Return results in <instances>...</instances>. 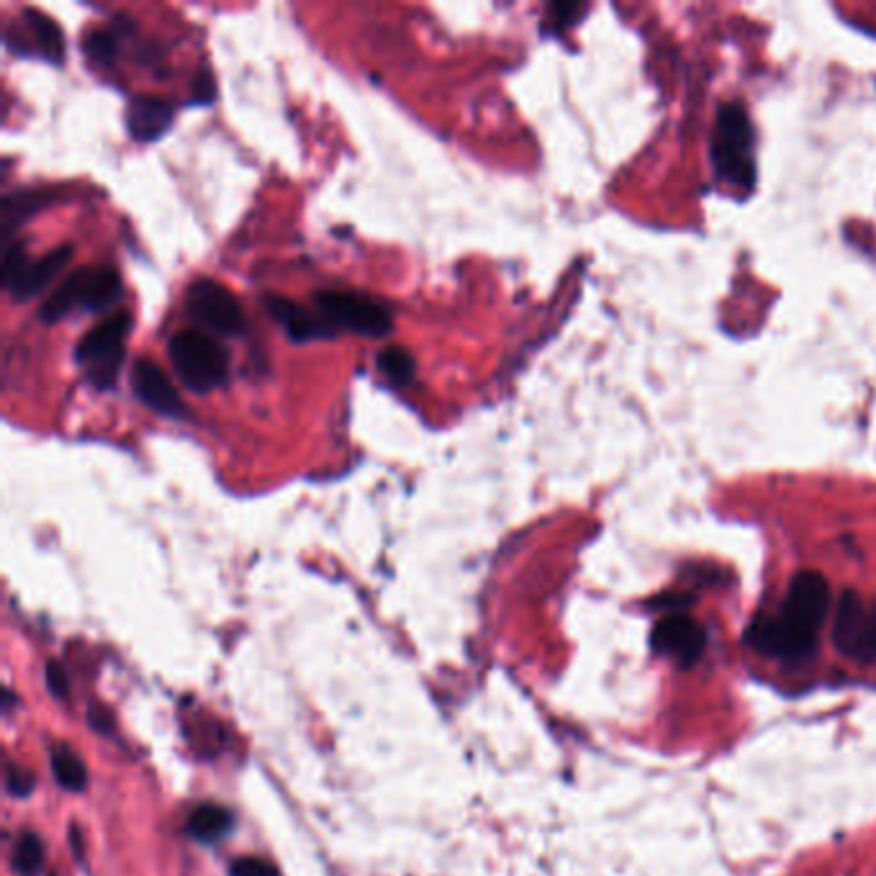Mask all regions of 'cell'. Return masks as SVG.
<instances>
[{
    "label": "cell",
    "mask_w": 876,
    "mask_h": 876,
    "mask_svg": "<svg viewBox=\"0 0 876 876\" xmlns=\"http://www.w3.org/2000/svg\"><path fill=\"white\" fill-rule=\"evenodd\" d=\"M830 612V584L820 571L797 573L779 614H758L745 627V645L761 656L787 663L810 661L820 643V627Z\"/></svg>",
    "instance_id": "6da1fadb"
},
{
    "label": "cell",
    "mask_w": 876,
    "mask_h": 876,
    "mask_svg": "<svg viewBox=\"0 0 876 876\" xmlns=\"http://www.w3.org/2000/svg\"><path fill=\"white\" fill-rule=\"evenodd\" d=\"M712 165L717 175L733 188L753 191L756 185V132L738 103L720 108L712 132Z\"/></svg>",
    "instance_id": "7a4b0ae2"
},
{
    "label": "cell",
    "mask_w": 876,
    "mask_h": 876,
    "mask_svg": "<svg viewBox=\"0 0 876 876\" xmlns=\"http://www.w3.org/2000/svg\"><path fill=\"white\" fill-rule=\"evenodd\" d=\"M124 296V286L114 268L108 265H90V268L72 270L60 286L49 293V298L39 309V319L44 324H54L65 319L72 309L83 306L85 311L101 314L116 306Z\"/></svg>",
    "instance_id": "3957f363"
},
{
    "label": "cell",
    "mask_w": 876,
    "mask_h": 876,
    "mask_svg": "<svg viewBox=\"0 0 876 876\" xmlns=\"http://www.w3.org/2000/svg\"><path fill=\"white\" fill-rule=\"evenodd\" d=\"M167 355L175 376L193 394H211L229 378V358L224 347L206 332L183 329L167 342Z\"/></svg>",
    "instance_id": "277c9868"
},
{
    "label": "cell",
    "mask_w": 876,
    "mask_h": 876,
    "mask_svg": "<svg viewBox=\"0 0 876 876\" xmlns=\"http://www.w3.org/2000/svg\"><path fill=\"white\" fill-rule=\"evenodd\" d=\"M129 332H132V314L129 311H116L114 316H108L101 324H96L78 342L75 358H78L80 368L85 370L88 381L96 388H101V391L111 388V383L119 376Z\"/></svg>",
    "instance_id": "5b68a950"
},
{
    "label": "cell",
    "mask_w": 876,
    "mask_h": 876,
    "mask_svg": "<svg viewBox=\"0 0 876 876\" xmlns=\"http://www.w3.org/2000/svg\"><path fill=\"white\" fill-rule=\"evenodd\" d=\"M316 314L327 319L332 327L350 329L363 337H386L394 329V319L386 311V306L378 304L376 298H368L363 293L347 291H322L316 293Z\"/></svg>",
    "instance_id": "8992f818"
},
{
    "label": "cell",
    "mask_w": 876,
    "mask_h": 876,
    "mask_svg": "<svg viewBox=\"0 0 876 876\" xmlns=\"http://www.w3.org/2000/svg\"><path fill=\"white\" fill-rule=\"evenodd\" d=\"M833 643L843 656L859 663L876 658V602H864L853 589L838 599L833 620Z\"/></svg>",
    "instance_id": "52a82bcc"
},
{
    "label": "cell",
    "mask_w": 876,
    "mask_h": 876,
    "mask_svg": "<svg viewBox=\"0 0 876 876\" xmlns=\"http://www.w3.org/2000/svg\"><path fill=\"white\" fill-rule=\"evenodd\" d=\"M185 309L196 324L221 337H237L245 332V314L237 296L214 278H198L185 293Z\"/></svg>",
    "instance_id": "ba28073f"
},
{
    "label": "cell",
    "mask_w": 876,
    "mask_h": 876,
    "mask_svg": "<svg viewBox=\"0 0 876 876\" xmlns=\"http://www.w3.org/2000/svg\"><path fill=\"white\" fill-rule=\"evenodd\" d=\"M658 656L671 658L681 668H692L707 648V630L689 614H666L650 635Z\"/></svg>",
    "instance_id": "9c48e42d"
},
{
    "label": "cell",
    "mask_w": 876,
    "mask_h": 876,
    "mask_svg": "<svg viewBox=\"0 0 876 876\" xmlns=\"http://www.w3.org/2000/svg\"><path fill=\"white\" fill-rule=\"evenodd\" d=\"M132 388L142 404L162 417L180 419L185 414V404L180 401L173 381L165 376V370L149 358H139L132 368Z\"/></svg>",
    "instance_id": "30bf717a"
},
{
    "label": "cell",
    "mask_w": 876,
    "mask_h": 876,
    "mask_svg": "<svg viewBox=\"0 0 876 876\" xmlns=\"http://www.w3.org/2000/svg\"><path fill=\"white\" fill-rule=\"evenodd\" d=\"M265 306H268L270 316L275 322L286 329V334L293 342H314V340H327L332 337L334 327L322 319L319 314H311L304 306H298L296 301L286 296H268L265 298Z\"/></svg>",
    "instance_id": "8fae6325"
},
{
    "label": "cell",
    "mask_w": 876,
    "mask_h": 876,
    "mask_svg": "<svg viewBox=\"0 0 876 876\" xmlns=\"http://www.w3.org/2000/svg\"><path fill=\"white\" fill-rule=\"evenodd\" d=\"M72 257L70 245H60L49 250L47 255H42L39 260H29V265L24 268V273L18 275L16 283L8 288V293L13 296V301H29L36 293H42L49 283L67 268Z\"/></svg>",
    "instance_id": "7c38bea8"
},
{
    "label": "cell",
    "mask_w": 876,
    "mask_h": 876,
    "mask_svg": "<svg viewBox=\"0 0 876 876\" xmlns=\"http://www.w3.org/2000/svg\"><path fill=\"white\" fill-rule=\"evenodd\" d=\"M173 106L162 98H134L126 108V129L137 142H155L173 124Z\"/></svg>",
    "instance_id": "4fadbf2b"
},
{
    "label": "cell",
    "mask_w": 876,
    "mask_h": 876,
    "mask_svg": "<svg viewBox=\"0 0 876 876\" xmlns=\"http://www.w3.org/2000/svg\"><path fill=\"white\" fill-rule=\"evenodd\" d=\"M47 196L42 191H16L0 201V242L6 250V242L13 232H16L26 219L42 209Z\"/></svg>",
    "instance_id": "5bb4252c"
},
{
    "label": "cell",
    "mask_w": 876,
    "mask_h": 876,
    "mask_svg": "<svg viewBox=\"0 0 876 876\" xmlns=\"http://www.w3.org/2000/svg\"><path fill=\"white\" fill-rule=\"evenodd\" d=\"M234 817L227 807L221 805H201L188 820V833L198 843H216L232 833Z\"/></svg>",
    "instance_id": "9a60e30c"
},
{
    "label": "cell",
    "mask_w": 876,
    "mask_h": 876,
    "mask_svg": "<svg viewBox=\"0 0 876 876\" xmlns=\"http://www.w3.org/2000/svg\"><path fill=\"white\" fill-rule=\"evenodd\" d=\"M24 18L31 31V42L36 44L39 54L47 57L49 62H62V57H65V36H62L60 26L54 24L47 13L34 11V8H26Z\"/></svg>",
    "instance_id": "2e32d148"
},
{
    "label": "cell",
    "mask_w": 876,
    "mask_h": 876,
    "mask_svg": "<svg viewBox=\"0 0 876 876\" xmlns=\"http://www.w3.org/2000/svg\"><path fill=\"white\" fill-rule=\"evenodd\" d=\"M52 771L57 784L65 787L67 792H83L85 784H88L85 763L80 761L70 748H57V751L52 753Z\"/></svg>",
    "instance_id": "e0dca14e"
},
{
    "label": "cell",
    "mask_w": 876,
    "mask_h": 876,
    "mask_svg": "<svg viewBox=\"0 0 876 876\" xmlns=\"http://www.w3.org/2000/svg\"><path fill=\"white\" fill-rule=\"evenodd\" d=\"M378 370L396 386H406L414 378V358L404 347H386L378 352Z\"/></svg>",
    "instance_id": "ac0fdd59"
},
{
    "label": "cell",
    "mask_w": 876,
    "mask_h": 876,
    "mask_svg": "<svg viewBox=\"0 0 876 876\" xmlns=\"http://www.w3.org/2000/svg\"><path fill=\"white\" fill-rule=\"evenodd\" d=\"M13 871L18 876H36L44 864V846L34 833H24L13 848Z\"/></svg>",
    "instance_id": "d6986e66"
},
{
    "label": "cell",
    "mask_w": 876,
    "mask_h": 876,
    "mask_svg": "<svg viewBox=\"0 0 876 876\" xmlns=\"http://www.w3.org/2000/svg\"><path fill=\"white\" fill-rule=\"evenodd\" d=\"M116 47H119V34L111 29H96L90 31L85 39V52L98 65H108L116 57Z\"/></svg>",
    "instance_id": "ffe728a7"
},
{
    "label": "cell",
    "mask_w": 876,
    "mask_h": 876,
    "mask_svg": "<svg viewBox=\"0 0 876 876\" xmlns=\"http://www.w3.org/2000/svg\"><path fill=\"white\" fill-rule=\"evenodd\" d=\"M584 13V6H576V3H553L548 8V18H545V26L550 31H563L568 26H573L579 21V16Z\"/></svg>",
    "instance_id": "44dd1931"
},
{
    "label": "cell",
    "mask_w": 876,
    "mask_h": 876,
    "mask_svg": "<svg viewBox=\"0 0 876 876\" xmlns=\"http://www.w3.org/2000/svg\"><path fill=\"white\" fill-rule=\"evenodd\" d=\"M229 876H281V871L275 869L270 861L257 859V856H245V859H237L229 866Z\"/></svg>",
    "instance_id": "7402d4cb"
},
{
    "label": "cell",
    "mask_w": 876,
    "mask_h": 876,
    "mask_svg": "<svg viewBox=\"0 0 876 876\" xmlns=\"http://www.w3.org/2000/svg\"><path fill=\"white\" fill-rule=\"evenodd\" d=\"M692 604H694L692 594H684V591H666V594L656 596V599H653L648 607L661 609V612H668V614H684V609L692 607Z\"/></svg>",
    "instance_id": "603a6c76"
},
{
    "label": "cell",
    "mask_w": 876,
    "mask_h": 876,
    "mask_svg": "<svg viewBox=\"0 0 876 876\" xmlns=\"http://www.w3.org/2000/svg\"><path fill=\"white\" fill-rule=\"evenodd\" d=\"M34 774H31V771H26V769H18V766H11V769H8V776H6V787H8V792L13 794V797H29L31 792H34Z\"/></svg>",
    "instance_id": "cb8c5ba5"
},
{
    "label": "cell",
    "mask_w": 876,
    "mask_h": 876,
    "mask_svg": "<svg viewBox=\"0 0 876 876\" xmlns=\"http://www.w3.org/2000/svg\"><path fill=\"white\" fill-rule=\"evenodd\" d=\"M47 686L54 697H67L70 694V681H67L65 668L60 663H49L47 666Z\"/></svg>",
    "instance_id": "d4e9b609"
},
{
    "label": "cell",
    "mask_w": 876,
    "mask_h": 876,
    "mask_svg": "<svg viewBox=\"0 0 876 876\" xmlns=\"http://www.w3.org/2000/svg\"><path fill=\"white\" fill-rule=\"evenodd\" d=\"M193 98H196V103H209L214 98V78L206 67L198 72L196 83H193Z\"/></svg>",
    "instance_id": "484cf974"
}]
</instances>
